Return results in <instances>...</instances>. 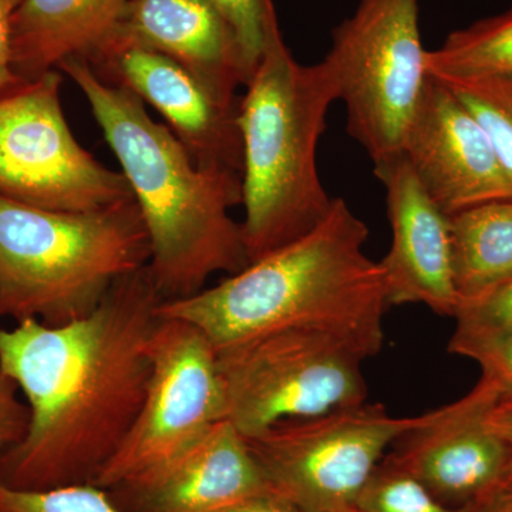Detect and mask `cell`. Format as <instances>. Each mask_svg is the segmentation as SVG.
<instances>
[{
    "label": "cell",
    "instance_id": "83f0119b",
    "mask_svg": "<svg viewBox=\"0 0 512 512\" xmlns=\"http://www.w3.org/2000/svg\"><path fill=\"white\" fill-rule=\"evenodd\" d=\"M483 417L485 424L504 441L510 451V463L503 487L512 485V394L493 397L485 407Z\"/></svg>",
    "mask_w": 512,
    "mask_h": 512
},
{
    "label": "cell",
    "instance_id": "6da1fadb",
    "mask_svg": "<svg viewBox=\"0 0 512 512\" xmlns=\"http://www.w3.org/2000/svg\"><path fill=\"white\" fill-rule=\"evenodd\" d=\"M163 302L146 266L86 318L0 328V362L30 413L25 437L0 458V484L35 491L93 483L140 412Z\"/></svg>",
    "mask_w": 512,
    "mask_h": 512
},
{
    "label": "cell",
    "instance_id": "603a6c76",
    "mask_svg": "<svg viewBox=\"0 0 512 512\" xmlns=\"http://www.w3.org/2000/svg\"><path fill=\"white\" fill-rule=\"evenodd\" d=\"M235 37L249 79L261 62L271 37L278 33L274 0H208Z\"/></svg>",
    "mask_w": 512,
    "mask_h": 512
},
{
    "label": "cell",
    "instance_id": "ac0fdd59",
    "mask_svg": "<svg viewBox=\"0 0 512 512\" xmlns=\"http://www.w3.org/2000/svg\"><path fill=\"white\" fill-rule=\"evenodd\" d=\"M450 229L461 311L512 281V200L451 215Z\"/></svg>",
    "mask_w": 512,
    "mask_h": 512
},
{
    "label": "cell",
    "instance_id": "5b68a950",
    "mask_svg": "<svg viewBox=\"0 0 512 512\" xmlns=\"http://www.w3.org/2000/svg\"><path fill=\"white\" fill-rule=\"evenodd\" d=\"M150 264L136 201L63 212L0 197V319L60 326L86 318Z\"/></svg>",
    "mask_w": 512,
    "mask_h": 512
},
{
    "label": "cell",
    "instance_id": "9c48e42d",
    "mask_svg": "<svg viewBox=\"0 0 512 512\" xmlns=\"http://www.w3.org/2000/svg\"><path fill=\"white\" fill-rule=\"evenodd\" d=\"M50 70L0 93V197L63 212L104 210L134 200L126 177L76 140Z\"/></svg>",
    "mask_w": 512,
    "mask_h": 512
},
{
    "label": "cell",
    "instance_id": "5bb4252c",
    "mask_svg": "<svg viewBox=\"0 0 512 512\" xmlns=\"http://www.w3.org/2000/svg\"><path fill=\"white\" fill-rule=\"evenodd\" d=\"M386 191L392 247L382 261L387 305H424L456 318L460 298L454 284L450 217L421 187L402 153L373 164Z\"/></svg>",
    "mask_w": 512,
    "mask_h": 512
},
{
    "label": "cell",
    "instance_id": "44dd1931",
    "mask_svg": "<svg viewBox=\"0 0 512 512\" xmlns=\"http://www.w3.org/2000/svg\"><path fill=\"white\" fill-rule=\"evenodd\" d=\"M448 352L474 360L480 383L495 397L512 394V326L497 329L456 328Z\"/></svg>",
    "mask_w": 512,
    "mask_h": 512
},
{
    "label": "cell",
    "instance_id": "7402d4cb",
    "mask_svg": "<svg viewBox=\"0 0 512 512\" xmlns=\"http://www.w3.org/2000/svg\"><path fill=\"white\" fill-rule=\"evenodd\" d=\"M0 512H124L109 491L93 484L15 490L0 484Z\"/></svg>",
    "mask_w": 512,
    "mask_h": 512
},
{
    "label": "cell",
    "instance_id": "f1b7e54d",
    "mask_svg": "<svg viewBox=\"0 0 512 512\" xmlns=\"http://www.w3.org/2000/svg\"><path fill=\"white\" fill-rule=\"evenodd\" d=\"M215 512H303L301 508L296 507L292 501L285 498L284 495L275 493L274 490L265 491L251 495V497L244 498L228 505V507L221 508Z\"/></svg>",
    "mask_w": 512,
    "mask_h": 512
},
{
    "label": "cell",
    "instance_id": "484cf974",
    "mask_svg": "<svg viewBox=\"0 0 512 512\" xmlns=\"http://www.w3.org/2000/svg\"><path fill=\"white\" fill-rule=\"evenodd\" d=\"M458 328L497 329L512 326V281L483 301L457 313Z\"/></svg>",
    "mask_w": 512,
    "mask_h": 512
},
{
    "label": "cell",
    "instance_id": "8fae6325",
    "mask_svg": "<svg viewBox=\"0 0 512 512\" xmlns=\"http://www.w3.org/2000/svg\"><path fill=\"white\" fill-rule=\"evenodd\" d=\"M86 60L101 79L157 110L198 167L242 175L241 96H221L180 63L141 47L101 50Z\"/></svg>",
    "mask_w": 512,
    "mask_h": 512
},
{
    "label": "cell",
    "instance_id": "4dcf8cb0",
    "mask_svg": "<svg viewBox=\"0 0 512 512\" xmlns=\"http://www.w3.org/2000/svg\"><path fill=\"white\" fill-rule=\"evenodd\" d=\"M468 512H512V485H505L480 503L467 508Z\"/></svg>",
    "mask_w": 512,
    "mask_h": 512
},
{
    "label": "cell",
    "instance_id": "7a4b0ae2",
    "mask_svg": "<svg viewBox=\"0 0 512 512\" xmlns=\"http://www.w3.org/2000/svg\"><path fill=\"white\" fill-rule=\"evenodd\" d=\"M57 70L82 90L120 163L150 241L148 271L164 301L195 295L218 272L247 268L242 225L229 214L242 204V175L198 167L136 94L101 79L84 57H69Z\"/></svg>",
    "mask_w": 512,
    "mask_h": 512
},
{
    "label": "cell",
    "instance_id": "d4e9b609",
    "mask_svg": "<svg viewBox=\"0 0 512 512\" xmlns=\"http://www.w3.org/2000/svg\"><path fill=\"white\" fill-rule=\"evenodd\" d=\"M29 419V407L19 399L18 384L0 362V458L25 437Z\"/></svg>",
    "mask_w": 512,
    "mask_h": 512
},
{
    "label": "cell",
    "instance_id": "d6986e66",
    "mask_svg": "<svg viewBox=\"0 0 512 512\" xmlns=\"http://www.w3.org/2000/svg\"><path fill=\"white\" fill-rule=\"evenodd\" d=\"M430 76L451 80H512V9L456 30L427 50Z\"/></svg>",
    "mask_w": 512,
    "mask_h": 512
},
{
    "label": "cell",
    "instance_id": "9a60e30c",
    "mask_svg": "<svg viewBox=\"0 0 512 512\" xmlns=\"http://www.w3.org/2000/svg\"><path fill=\"white\" fill-rule=\"evenodd\" d=\"M269 490L247 440L225 420L187 450L107 491L124 512H215Z\"/></svg>",
    "mask_w": 512,
    "mask_h": 512
},
{
    "label": "cell",
    "instance_id": "4316f807",
    "mask_svg": "<svg viewBox=\"0 0 512 512\" xmlns=\"http://www.w3.org/2000/svg\"><path fill=\"white\" fill-rule=\"evenodd\" d=\"M22 2L23 0H0V93L22 82L12 67L13 19Z\"/></svg>",
    "mask_w": 512,
    "mask_h": 512
},
{
    "label": "cell",
    "instance_id": "3957f363",
    "mask_svg": "<svg viewBox=\"0 0 512 512\" xmlns=\"http://www.w3.org/2000/svg\"><path fill=\"white\" fill-rule=\"evenodd\" d=\"M367 238L365 222L335 198L328 217L302 238L220 284L164 301L158 315L195 326L215 352L278 330L319 328L350 336L379 355L389 305L382 268L365 252Z\"/></svg>",
    "mask_w": 512,
    "mask_h": 512
},
{
    "label": "cell",
    "instance_id": "2e32d148",
    "mask_svg": "<svg viewBox=\"0 0 512 512\" xmlns=\"http://www.w3.org/2000/svg\"><path fill=\"white\" fill-rule=\"evenodd\" d=\"M130 46L170 57L229 99L238 97V89L249 82L235 37L208 0H128L114 28L89 57Z\"/></svg>",
    "mask_w": 512,
    "mask_h": 512
},
{
    "label": "cell",
    "instance_id": "277c9868",
    "mask_svg": "<svg viewBox=\"0 0 512 512\" xmlns=\"http://www.w3.org/2000/svg\"><path fill=\"white\" fill-rule=\"evenodd\" d=\"M239 100L241 222L249 262L302 238L328 217L318 170L329 107L339 100L328 64L296 62L281 30L269 40Z\"/></svg>",
    "mask_w": 512,
    "mask_h": 512
},
{
    "label": "cell",
    "instance_id": "52a82bcc",
    "mask_svg": "<svg viewBox=\"0 0 512 512\" xmlns=\"http://www.w3.org/2000/svg\"><path fill=\"white\" fill-rule=\"evenodd\" d=\"M419 2L359 0L355 13L333 30L323 59L345 101L350 137L373 164L400 153L429 80Z\"/></svg>",
    "mask_w": 512,
    "mask_h": 512
},
{
    "label": "cell",
    "instance_id": "ffe728a7",
    "mask_svg": "<svg viewBox=\"0 0 512 512\" xmlns=\"http://www.w3.org/2000/svg\"><path fill=\"white\" fill-rule=\"evenodd\" d=\"M359 512H468L441 503L416 477L383 458L357 498Z\"/></svg>",
    "mask_w": 512,
    "mask_h": 512
},
{
    "label": "cell",
    "instance_id": "8992f818",
    "mask_svg": "<svg viewBox=\"0 0 512 512\" xmlns=\"http://www.w3.org/2000/svg\"><path fill=\"white\" fill-rule=\"evenodd\" d=\"M370 357L356 339L319 328L278 330L220 350L227 420L252 439L281 421L360 406Z\"/></svg>",
    "mask_w": 512,
    "mask_h": 512
},
{
    "label": "cell",
    "instance_id": "4fadbf2b",
    "mask_svg": "<svg viewBox=\"0 0 512 512\" xmlns=\"http://www.w3.org/2000/svg\"><path fill=\"white\" fill-rule=\"evenodd\" d=\"M495 394L480 382L466 396L429 412L386 458L416 477L437 500L468 508L503 487L510 451L485 424Z\"/></svg>",
    "mask_w": 512,
    "mask_h": 512
},
{
    "label": "cell",
    "instance_id": "e0dca14e",
    "mask_svg": "<svg viewBox=\"0 0 512 512\" xmlns=\"http://www.w3.org/2000/svg\"><path fill=\"white\" fill-rule=\"evenodd\" d=\"M128 0H23L13 19L12 67L20 80L89 57L119 20Z\"/></svg>",
    "mask_w": 512,
    "mask_h": 512
},
{
    "label": "cell",
    "instance_id": "cb8c5ba5",
    "mask_svg": "<svg viewBox=\"0 0 512 512\" xmlns=\"http://www.w3.org/2000/svg\"><path fill=\"white\" fill-rule=\"evenodd\" d=\"M436 79V77H434ZM439 80V79H437ZM441 82V80H440ZM446 84L464 107L470 111L483 128L485 136L493 147L498 164L503 168L505 177L512 185V116L504 107L495 101L487 99L483 94L474 92L460 84L441 82Z\"/></svg>",
    "mask_w": 512,
    "mask_h": 512
},
{
    "label": "cell",
    "instance_id": "1f68e13d",
    "mask_svg": "<svg viewBox=\"0 0 512 512\" xmlns=\"http://www.w3.org/2000/svg\"><path fill=\"white\" fill-rule=\"evenodd\" d=\"M343 512H359V511H357L355 508V510H348V511H343Z\"/></svg>",
    "mask_w": 512,
    "mask_h": 512
},
{
    "label": "cell",
    "instance_id": "7c38bea8",
    "mask_svg": "<svg viewBox=\"0 0 512 512\" xmlns=\"http://www.w3.org/2000/svg\"><path fill=\"white\" fill-rule=\"evenodd\" d=\"M400 153L444 214L512 200V185L483 128L456 94L429 74Z\"/></svg>",
    "mask_w": 512,
    "mask_h": 512
},
{
    "label": "cell",
    "instance_id": "f546056e",
    "mask_svg": "<svg viewBox=\"0 0 512 512\" xmlns=\"http://www.w3.org/2000/svg\"><path fill=\"white\" fill-rule=\"evenodd\" d=\"M434 77V76H433ZM439 79V77H436ZM441 82L460 84L474 92L483 94L487 99L500 104L512 116V80H451L439 79Z\"/></svg>",
    "mask_w": 512,
    "mask_h": 512
},
{
    "label": "cell",
    "instance_id": "ba28073f",
    "mask_svg": "<svg viewBox=\"0 0 512 512\" xmlns=\"http://www.w3.org/2000/svg\"><path fill=\"white\" fill-rule=\"evenodd\" d=\"M429 417H397L382 404L281 421L247 440L269 487L303 512L355 510L387 450Z\"/></svg>",
    "mask_w": 512,
    "mask_h": 512
},
{
    "label": "cell",
    "instance_id": "30bf717a",
    "mask_svg": "<svg viewBox=\"0 0 512 512\" xmlns=\"http://www.w3.org/2000/svg\"><path fill=\"white\" fill-rule=\"evenodd\" d=\"M225 420L227 397L214 346L190 323L160 316L140 412L92 484L111 490L187 450Z\"/></svg>",
    "mask_w": 512,
    "mask_h": 512
}]
</instances>
